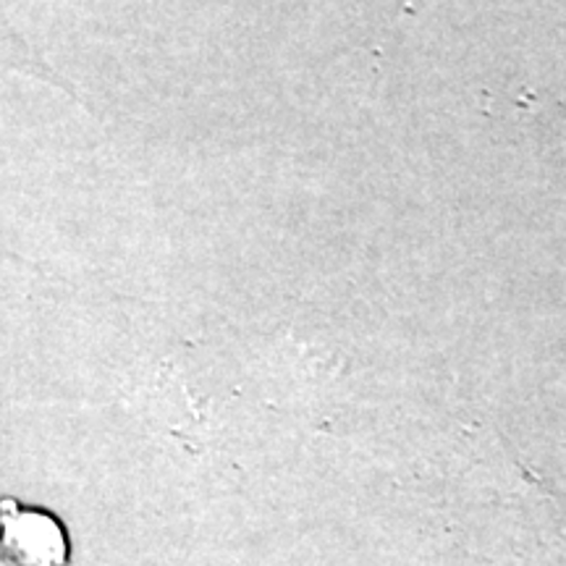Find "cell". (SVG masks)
Returning <instances> with one entry per match:
<instances>
[{"label": "cell", "mask_w": 566, "mask_h": 566, "mask_svg": "<svg viewBox=\"0 0 566 566\" xmlns=\"http://www.w3.org/2000/svg\"><path fill=\"white\" fill-rule=\"evenodd\" d=\"M3 551L17 566H63L69 556L66 535L51 514L24 509L6 499L0 504Z\"/></svg>", "instance_id": "1"}, {"label": "cell", "mask_w": 566, "mask_h": 566, "mask_svg": "<svg viewBox=\"0 0 566 566\" xmlns=\"http://www.w3.org/2000/svg\"><path fill=\"white\" fill-rule=\"evenodd\" d=\"M0 566H3V564H0Z\"/></svg>", "instance_id": "2"}]
</instances>
